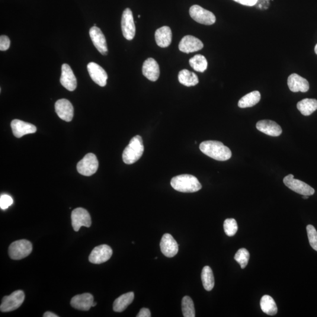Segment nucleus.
Instances as JSON below:
<instances>
[{
	"label": "nucleus",
	"mask_w": 317,
	"mask_h": 317,
	"mask_svg": "<svg viewBox=\"0 0 317 317\" xmlns=\"http://www.w3.org/2000/svg\"><path fill=\"white\" fill-rule=\"evenodd\" d=\"M199 148L204 154L219 161H226L231 158V150L222 142L216 140L204 141Z\"/></svg>",
	"instance_id": "f257e3e1"
},
{
	"label": "nucleus",
	"mask_w": 317,
	"mask_h": 317,
	"mask_svg": "<svg viewBox=\"0 0 317 317\" xmlns=\"http://www.w3.org/2000/svg\"><path fill=\"white\" fill-rule=\"evenodd\" d=\"M171 184L175 190L183 193H194L202 188L199 181L191 175H181L173 178Z\"/></svg>",
	"instance_id": "f03ea898"
},
{
	"label": "nucleus",
	"mask_w": 317,
	"mask_h": 317,
	"mask_svg": "<svg viewBox=\"0 0 317 317\" xmlns=\"http://www.w3.org/2000/svg\"><path fill=\"white\" fill-rule=\"evenodd\" d=\"M144 145L142 137L136 135L130 140L129 145L124 149L123 159L127 165L133 164L142 157Z\"/></svg>",
	"instance_id": "7ed1b4c3"
},
{
	"label": "nucleus",
	"mask_w": 317,
	"mask_h": 317,
	"mask_svg": "<svg viewBox=\"0 0 317 317\" xmlns=\"http://www.w3.org/2000/svg\"><path fill=\"white\" fill-rule=\"evenodd\" d=\"M33 251V246L27 240H20L12 243L9 247L8 254L12 260H21L27 257Z\"/></svg>",
	"instance_id": "20e7f679"
},
{
	"label": "nucleus",
	"mask_w": 317,
	"mask_h": 317,
	"mask_svg": "<svg viewBox=\"0 0 317 317\" xmlns=\"http://www.w3.org/2000/svg\"><path fill=\"white\" fill-rule=\"evenodd\" d=\"M99 162L97 156L94 153L86 154L77 164V171L80 174L85 176H91L98 171Z\"/></svg>",
	"instance_id": "39448f33"
},
{
	"label": "nucleus",
	"mask_w": 317,
	"mask_h": 317,
	"mask_svg": "<svg viewBox=\"0 0 317 317\" xmlns=\"http://www.w3.org/2000/svg\"><path fill=\"white\" fill-rule=\"evenodd\" d=\"M24 299L25 294L23 291H15L11 295L3 298L0 310L4 313L12 312L22 305Z\"/></svg>",
	"instance_id": "423d86ee"
},
{
	"label": "nucleus",
	"mask_w": 317,
	"mask_h": 317,
	"mask_svg": "<svg viewBox=\"0 0 317 317\" xmlns=\"http://www.w3.org/2000/svg\"><path fill=\"white\" fill-rule=\"evenodd\" d=\"M190 17L195 21L201 24L210 25L215 23V15L210 11L207 10L200 6L194 5L190 9Z\"/></svg>",
	"instance_id": "0eeeda50"
},
{
	"label": "nucleus",
	"mask_w": 317,
	"mask_h": 317,
	"mask_svg": "<svg viewBox=\"0 0 317 317\" xmlns=\"http://www.w3.org/2000/svg\"><path fill=\"white\" fill-rule=\"evenodd\" d=\"M283 182L290 190L303 196H312L315 193V190L313 188L305 182L294 179L293 175L286 176L283 179Z\"/></svg>",
	"instance_id": "6e6552de"
},
{
	"label": "nucleus",
	"mask_w": 317,
	"mask_h": 317,
	"mask_svg": "<svg viewBox=\"0 0 317 317\" xmlns=\"http://www.w3.org/2000/svg\"><path fill=\"white\" fill-rule=\"evenodd\" d=\"M121 28L124 37L127 40H132L135 36L136 28L133 14L130 8L125 9L121 20Z\"/></svg>",
	"instance_id": "1a4fd4ad"
},
{
	"label": "nucleus",
	"mask_w": 317,
	"mask_h": 317,
	"mask_svg": "<svg viewBox=\"0 0 317 317\" xmlns=\"http://www.w3.org/2000/svg\"><path fill=\"white\" fill-rule=\"evenodd\" d=\"M72 225L75 232H78L81 227H89L92 221L88 211L81 207L76 208L71 214Z\"/></svg>",
	"instance_id": "9d476101"
},
{
	"label": "nucleus",
	"mask_w": 317,
	"mask_h": 317,
	"mask_svg": "<svg viewBox=\"0 0 317 317\" xmlns=\"http://www.w3.org/2000/svg\"><path fill=\"white\" fill-rule=\"evenodd\" d=\"M113 250L107 245L96 247L89 256V261L93 264H102L110 260L113 255Z\"/></svg>",
	"instance_id": "9b49d317"
},
{
	"label": "nucleus",
	"mask_w": 317,
	"mask_h": 317,
	"mask_svg": "<svg viewBox=\"0 0 317 317\" xmlns=\"http://www.w3.org/2000/svg\"><path fill=\"white\" fill-rule=\"evenodd\" d=\"M203 44L196 37L187 35L182 38L179 44V49L184 53L196 52L203 49Z\"/></svg>",
	"instance_id": "f8f14e48"
},
{
	"label": "nucleus",
	"mask_w": 317,
	"mask_h": 317,
	"mask_svg": "<svg viewBox=\"0 0 317 317\" xmlns=\"http://www.w3.org/2000/svg\"><path fill=\"white\" fill-rule=\"evenodd\" d=\"M89 35L96 49L102 55L107 56L108 54L107 41L101 29L97 26L92 27L89 30Z\"/></svg>",
	"instance_id": "ddd939ff"
},
{
	"label": "nucleus",
	"mask_w": 317,
	"mask_h": 317,
	"mask_svg": "<svg viewBox=\"0 0 317 317\" xmlns=\"http://www.w3.org/2000/svg\"><path fill=\"white\" fill-rule=\"evenodd\" d=\"M87 69L91 79L96 84L104 87L107 85L108 75L104 68L95 63H89Z\"/></svg>",
	"instance_id": "4468645a"
},
{
	"label": "nucleus",
	"mask_w": 317,
	"mask_h": 317,
	"mask_svg": "<svg viewBox=\"0 0 317 317\" xmlns=\"http://www.w3.org/2000/svg\"><path fill=\"white\" fill-rule=\"evenodd\" d=\"M160 247L162 254L166 257H174L178 254L179 247L177 242L170 234H165L163 236Z\"/></svg>",
	"instance_id": "2eb2a0df"
},
{
	"label": "nucleus",
	"mask_w": 317,
	"mask_h": 317,
	"mask_svg": "<svg viewBox=\"0 0 317 317\" xmlns=\"http://www.w3.org/2000/svg\"><path fill=\"white\" fill-rule=\"evenodd\" d=\"M56 112L61 119L70 122L73 117V107L71 103L66 99L58 100L55 104Z\"/></svg>",
	"instance_id": "dca6fc26"
},
{
	"label": "nucleus",
	"mask_w": 317,
	"mask_h": 317,
	"mask_svg": "<svg viewBox=\"0 0 317 317\" xmlns=\"http://www.w3.org/2000/svg\"><path fill=\"white\" fill-rule=\"evenodd\" d=\"M61 84L69 91H73L77 86V81L72 70L68 64L62 65V73L60 78Z\"/></svg>",
	"instance_id": "f3484780"
},
{
	"label": "nucleus",
	"mask_w": 317,
	"mask_h": 317,
	"mask_svg": "<svg viewBox=\"0 0 317 317\" xmlns=\"http://www.w3.org/2000/svg\"><path fill=\"white\" fill-rule=\"evenodd\" d=\"M11 127L14 135L18 138L37 132V127L34 125L19 120L12 121Z\"/></svg>",
	"instance_id": "a211bd4d"
},
{
	"label": "nucleus",
	"mask_w": 317,
	"mask_h": 317,
	"mask_svg": "<svg viewBox=\"0 0 317 317\" xmlns=\"http://www.w3.org/2000/svg\"><path fill=\"white\" fill-rule=\"evenodd\" d=\"M287 84L290 90L293 92H306L310 88L308 81L297 73H293L289 76L287 80Z\"/></svg>",
	"instance_id": "6ab92c4d"
},
{
	"label": "nucleus",
	"mask_w": 317,
	"mask_h": 317,
	"mask_svg": "<svg viewBox=\"0 0 317 317\" xmlns=\"http://www.w3.org/2000/svg\"><path fill=\"white\" fill-rule=\"evenodd\" d=\"M142 73L150 81H156L160 75L159 66L156 61L152 58L147 59L143 64Z\"/></svg>",
	"instance_id": "aec40b11"
},
{
	"label": "nucleus",
	"mask_w": 317,
	"mask_h": 317,
	"mask_svg": "<svg viewBox=\"0 0 317 317\" xmlns=\"http://www.w3.org/2000/svg\"><path fill=\"white\" fill-rule=\"evenodd\" d=\"M258 130L271 136H279L282 133V129L279 125L270 120H262L256 124Z\"/></svg>",
	"instance_id": "412c9836"
},
{
	"label": "nucleus",
	"mask_w": 317,
	"mask_h": 317,
	"mask_svg": "<svg viewBox=\"0 0 317 317\" xmlns=\"http://www.w3.org/2000/svg\"><path fill=\"white\" fill-rule=\"evenodd\" d=\"M94 302V297L91 294L84 293L73 297L70 301V305L75 309L88 311Z\"/></svg>",
	"instance_id": "4be33fe9"
},
{
	"label": "nucleus",
	"mask_w": 317,
	"mask_h": 317,
	"mask_svg": "<svg viewBox=\"0 0 317 317\" xmlns=\"http://www.w3.org/2000/svg\"><path fill=\"white\" fill-rule=\"evenodd\" d=\"M155 40L157 45L161 48L168 47L172 40V33L171 28L164 26L158 29L155 32Z\"/></svg>",
	"instance_id": "5701e85b"
},
{
	"label": "nucleus",
	"mask_w": 317,
	"mask_h": 317,
	"mask_svg": "<svg viewBox=\"0 0 317 317\" xmlns=\"http://www.w3.org/2000/svg\"><path fill=\"white\" fill-rule=\"evenodd\" d=\"M134 293L129 292L123 294L115 300L113 305L114 312L121 313L126 310L134 300Z\"/></svg>",
	"instance_id": "b1692460"
},
{
	"label": "nucleus",
	"mask_w": 317,
	"mask_h": 317,
	"mask_svg": "<svg viewBox=\"0 0 317 317\" xmlns=\"http://www.w3.org/2000/svg\"><path fill=\"white\" fill-rule=\"evenodd\" d=\"M297 107L304 116H309L317 110V100L315 99H304L298 102Z\"/></svg>",
	"instance_id": "393cba45"
},
{
	"label": "nucleus",
	"mask_w": 317,
	"mask_h": 317,
	"mask_svg": "<svg viewBox=\"0 0 317 317\" xmlns=\"http://www.w3.org/2000/svg\"><path fill=\"white\" fill-rule=\"evenodd\" d=\"M260 93L257 91L249 93L240 99L238 102L239 107L241 108H251L257 104L260 101Z\"/></svg>",
	"instance_id": "a878e982"
},
{
	"label": "nucleus",
	"mask_w": 317,
	"mask_h": 317,
	"mask_svg": "<svg viewBox=\"0 0 317 317\" xmlns=\"http://www.w3.org/2000/svg\"><path fill=\"white\" fill-rule=\"evenodd\" d=\"M178 79L181 84L186 86H193L198 83V79L196 73L188 69H183L179 73Z\"/></svg>",
	"instance_id": "bb28decb"
},
{
	"label": "nucleus",
	"mask_w": 317,
	"mask_h": 317,
	"mask_svg": "<svg viewBox=\"0 0 317 317\" xmlns=\"http://www.w3.org/2000/svg\"><path fill=\"white\" fill-rule=\"evenodd\" d=\"M261 309L269 316H274L277 313V307L274 299L270 296H262L260 300Z\"/></svg>",
	"instance_id": "cd10ccee"
},
{
	"label": "nucleus",
	"mask_w": 317,
	"mask_h": 317,
	"mask_svg": "<svg viewBox=\"0 0 317 317\" xmlns=\"http://www.w3.org/2000/svg\"><path fill=\"white\" fill-rule=\"evenodd\" d=\"M201 281L204 289L210 291L214 286V278L212 270L209 266H205L201 272Z\"/></svg>",
	"instance_id": "c85d7f7f"
},
{
	"label": "nucleus",
	"mask_w": 317,
	"mask_h": 317,
	"mask_svg": "<svg viewBox=\"0 0 317 317\" xmlns=\"http://www.w3.org/2000/svg\"><path fill=\"white\" fill-rule=\"evenodd\" d=\"M191 68L197 72H204L207 68V62L206 58L200 54L194 56L190 60Z\"/></svg>",
	"instance_id": "c756f323"
},
{
	"label": "nucleus",
	"mask_w": 317,
	"mask_h": 317,
	"mask_svg": "<svg viewBox=\"0 0 317 317\" xmlns=\"http://www.w3.org/2000/svg\"><path fill=\"white\" fill-rule=\"evenodd\" d=\"M182 313L185 317H194L195 309L193 300L190 297L185 296L182 302Z\"/></svg>",
	"instance_id": "7c9ffc66"
},
{
	"label": "nucleus",
	"mask_w": 317,
	"mask_h": 317,
	"mask_svg": "<svg viewBox=\"0 0 317 317\" xmlns=\"http://www.w3.org/2000/svg\"><path fill=\"white\" fill-rule=\"evenodd\" d=\"M250 254L248 250L242 248L239 250L235 256V260L238 262L242 268H245L248 265Z\"/></svg>",
	"instance_id": "2f4dec72"
},
{
	"label": "nucleus",
	"mask_w": 317,
	"mask_h": 317,
	"mask_svg": "<svg viewBox=\"0 0 317 317\" xmlns=\"http://www.w3.org/2000/svg\"><path fill=\"white\" fill-rule=\"evenodd\" d=\"M224 230L228 236H233L236 235L238 230V223L235 219H227L224 222Z\"/></svg>",
	"instance_id": "473e14b6"
},
{
	"label": "nucleus",
	"mask_w": 317,
	"mask_h": 317,
	"mask_svg": "<svg viewBox=\"0 0 317 317\" xmlns=\"http://www.w3.org/2000/svg\"><path fill=\"white\" fill-rule=\"evenodd\" d=\"M307 232L310 246L317 252V232L315 227L312 225L307 226Z\"/></svg>",
	"instance_id": "72a5a7b5"
},
{
	"label": "nucleus",
	"mask_w": 317,
	"mask_h": 317,
	"mask_svg": "<svg viewBox=\"0 0 317 317\" xmlns=\"http://www.w3.org/2000/svg\"><path fill=\"white\" fill-rule=\"evenodd\" d=\"M13 203V199L12 198L7 194L1 195L0 197V207L2 210H5L11 206Z\"/></svg>",
	"instance_id": "f704fd0d"
},
{
	"label": "nucleus",
	"mask_w": 317,
	"mask_h": 317,
	"mask_svg": "<svg viewBox=\"0 0 317 317\" xmlns=\"http://www.w3.org/2000/svg\"><path fill=\"white\" fill-rule=\"evenodd\" d=\"M10 46V40L6 35L0 37V50L7 51Z\"/></svg>",
	"instance_id": "c9c22d12"
},
{
	"label": "nucleus",
	"mask_w": 317,
	"mask_h": 317,
	"mask_svg": "<svg viewBox=\"0 0 317 317\" xmlns=\"http://www.w3.org/2000/svg\"><path fill=\"white\" fill-rule=\"evenodd\" d=\"M233 1L246 6H254L256 4L258 0H233Z\"/></svg>",
	"instance_id": "e433bc0d"
},
{
	"label": "nucleus",
	"mask_w": 317,
	"mask_h": 317,
	"mask_svg": "<svg viewBox=\"0 0 317 317\" xmlns=\"http://www.w3.org/2000/svg\"><path fill=\"white\" fill-rule=\"evenodd\" d=\"M137 317H151V314H150V310L148 309L143 308L140 310L138 315L136 316Z\"/></svg>",
	"instance_id": "4c0bfd02"
},
{
	"label": "nucleus",
	"mask_w": 317,
	"mask_h": 317,
	"mask_svg": "<svg viewBox=\"0 0 317 317\" xmlns=\"http://www.w3.org/2000/svg\"><path fill=\"white\" fill-rule=\"evenodd\" d=\"M43 317H58L59 316H57L56 315H55V314H54L53 313H51V312H47L46 313H44V315Z\"/></svg>",
	"instance_id": "58836bf2"
},
{
	"label": "nucleus",
	"mask_w": 317,
	"mask_h": 317,
	"mask_svg": "<svg viewBox=\"0 0 317 317\" xmlns=\"http://www.w3.org/2000/svg\"><path fill=\"white\" fill-rule=\"evenodd\" d=\"M303 198H304V199H307V198H309V196H304Z\"/></svg>",
	"instance_id": "ea45409f"
},
{
	"label": "nucleus",
	"mask_w": 317,
	"mask_h": 317,
	"mask_svg": "<svg viewBox=\"0 0 317 317\" xmlns=\"http://www.w3.org/2000/svg\"><path fill=\"white\" fill-rule=\"evenodd\" d=\"M95 306H97V303L94 302L92 304V307H95Z\"/></svg>",
	"instance_id": "a19ab883"
},
{
	"label": "nucleus",
	"mask_w": 317,
	"mask_h": 317,
	"mask_svg": "<svg viewBox=\"0 0 317 317\" xmlns=\"http://www.w3.org/2000/svg\"><path fill=\"white\" fill-rule=\"evenodd\" d=\"M138 18H140V15H138Z\"/></svg>",
	"instance_id": "79ce46f5"
}]
</instances>
